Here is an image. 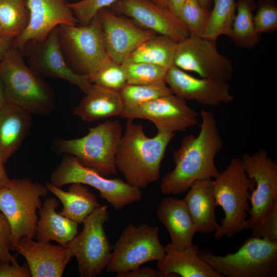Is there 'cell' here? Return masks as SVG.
<instances>
[{"mask_svg": "<svg viewBox=\"0 0 277 277\" xmlns=\"http://www.w3.org/2000/svg\"><path fill=\"white\" fill-rule=\"evenodd\" d=\"M200 114L202 123L199 134H190L183 139L173 153L174 168L162 179L160 191L163 195L183 193L195 181L215 178L220 172L214 160L223 143L216 120L205 109H202Z\"/></svg>", "mask_w": 277, "mask_h": 277, "instance_id": "6da1fadb", "label": "cell"}, {"mask_svg": "<svg viewBox=\"0 0 277 277\" xmlns=\"http://www.w3.org/2000/svg\"><path fill=\"white\" fill-rule=\"evenodd\" d=\"M174 133L147 136L142 125L127 120L115 156L117 170L130 185L142 190L160 177L162 161Z\"/></svg>", "mask_w": 277, "mask_h": 277, "instance_id": "7a4b0ae2", "label": "cell"}, {"mask_svg": "<svg viewBox=\"0 0 277 277\" xmlns=\"http://www.w3.org/2000/svg\"><path fill=\"white\" fill-rule=\"evenodd\" d=\"M213 186L217 207L221 206L225 214L214 232L215 239L231 238L246 230L249 201L255 183L246 173L240 157L231 159L227 168L214 178Z\"/></svg>", "mask_w": 277, "mask_h": 277, "instance_id": "3957f363", "label": "cell"}, {"mask_svg": "<svg viewBox=\"0 0 277 277\" xmlns=\"http://www.w3.org/2000/svg\"><path fill=\"white\" fill-rule=\"evenodd\" d=\"M18 50L11 47L0 63L7 102L31 115L48 114L54 106L52 90L39 74L26 65Z\"/></svg>", "mask_w": 277, "mask_h": 277, "instance_id": "277c9868", "label": "cell"}, {"mask_svg": "<svg viewBox=\"0 0 277 277\" xmlns=\"http://www.w3.org/2000/svg\"><path fill=\"white\" fill-rule=\"evenodd\" d=\"M49 192L46 185L28 177L10 179L0 188V212L10 225L14 250L21 238H35L41 197Z\"/></svg>", "mask_w": 277, "mask_h": 277, "instance_id": "5b68a950", "label": "cell"}, {"mask_svg": "<svg viewBox=\"0 0 277 277\" xmlns=\"http://www.w3.org/2000/svg\"><path fill=\"white\" fill-rule=\"evenodd\" d=\"M199 255L224 277H276L277 243L251 236L239 249L225 256L207 249Z\"/></svg>", "mask_w": 277, "mask_h": 277, "instance_id": "8992f818", "label": "cell"}, {"mask_svg": "<svg viewBox=\"0 0 277 277\" xmlns=\"http://www.w3.org/2000/svg\"><path fill=\"white\" fill-rule=\"evenodd\" d=\"M122 135L119 121L108 120L90 128L82 137L59 140L56 144L60 152L74 156L83 165L106 177L117 172L115 156Z\"/></svg>", "mask_w": 277, "mask_h": 277, "instance_id": "52a82bcc", "label": "cell"}, {"mask_svg": "<svg viewBox=\"0 0 277 277\" xmlns=\"http://www.w3.org/2000/svg\"><path fill=\"white\" fill-rule=\"evenodd\" d=\"M50 183L62 188L72 183L89 185L97 189L101 197L106 200L115 210L140 201L141 190L122 179H107L95 170L83 165L73 155H64L50 176Z\"/></svg>", "mask_w": 277, "mask_h": 277, "instance_id": "ba28073f", "label": "cell"}, {"mask_svg": "<svg viewBox=\"0 0 277 277\" xmlns=\"http://www.w3.org/2000/svg\"><path fill=\"white\" fill-rule=\"evenodd\" d=\"M165 246L159 238V228L147 224H130L122 232L112 247L107 272L116 275L136 268L144 263L161 260Z\"/></svg>", "mask_w": 277, "mask_h": 277, "instance_id": "9c48e42d", "label": "cell"}, {"mask_svg": "<svg viewBox=\"0 0 277 277\" xmlns=\"http://www.w3.org/2000/svg\"><path fill=\"white\" fill-rule=\"evenodd\" d=\"M109 217L108 207L100 205L84 220L82 231L65 246L76 258L82 277H95L108 264L112 246L104 225Z\"/></svg>", "mask_w": 277, "mask_h": 277, "instance_id": "30bf717a", "label": "cell"}, {"mask_svg": "<svg viewBox=\"0 0 277 277\" xmlns=\"http://www.w3.org/2000/svg\"><path fill=\"white\" fill-rule=\"evenodd\" d=\"M59 42L78 74L89 79L109 61L97 15L86 25H62L58 27Z\"/></svg>", "mask_w": 277, "mask_h": 277, "instance_id": "8fae6325", "label": "cell"}, {"mask_svg": "<svg viewBox=\"0 0 277 277\" xmlns=\"http://www.w3.org/2000/svg\"><path fill=\"white\" fill-rule=\"evenodd\" d=\"M173 64L201 77L227 82L231 78L233 71L231 61L218 51L216 41L191 34L177 43Z\"/></svg>", "mask_w": 277, "mask_h": 277, "instance_id": "7c38bea8", "label": "cell"}, {"mask_svg": "<svg viewBox=\"0 0 277 277\" xmlns=\"http://www.w3.org/2000/svg\"><path fill=\"white\" fill-rule=\"evenodd\" d=\"M240 158L246 173L255 183L251 192L249 216L246 222V230H251L277 201V164L264 148L251 154L244 153Z\"/></svg>", "mask_w": 277, "mask_h": 277, "instance_id": "4fadbf2b", "label": "cell"}, {"mask_svg": "<svg viewBox=\"0 0 277 277\" xmlns=\"http://www.w3.org/2000/svg\"><path fill=\"white\" fill-rule=\"evenodd\" d=\"M121 116L130 120H149L155 125L157 132L164 133L185 131L198 123V113L186 101L172 93L125 108Z\"/></svg>", "mask_w": 277, "mask_h": 277, "instance_id": "5bb4252c", "label": "cell"}, {"mask_svg": "<svg viewBox=\"0 0 277 277\" xmlns=\"http://www.w3.org/2000/svg\"><path fill=\"white\" fill-rule=\"evenodd\" d=\"M106 52L114 62L122 64L142 43L156 33L138 27L132 19L102 9L97 14Z\"/></svg>", "mask_w": 277, "mask_h": 277, "instance_id": "9a60e30c", "label": "cell"}, {"mask_svg": "<svg viewBox=\"0 0 277 277\" xmlns=\"http://www.w3.org/2000/svg\"><path fill=\"white\" fill-rule=\"evenodd\" d=\"M112 6L116 12L131 18L141 27L176 42L190 35L179 16L151 0H117Z\"/></svg>", "mask_w": 277, "mask_h": 277, "instance_id": "2e32d148", "label": "cell"}, {"mask_svg": "<svg viewBox=\"0 0 277 277\" xmlns=\"http://www.w3.org/2000/svg\"><path fill=\"white\" fill-rule=\"evenodd\" d=\"M67 3L66 0H26L28 24L14 39V47L22 50L28 42L44 40L60 25H76L77 21Z\"/></svg>", "mask_w": 277, "mask_h": 277, "instance_id": "e0dca14e", "label": "cell"}, {"mask_svg": "<svg viewBox=\"0 0 277 277\" xmlns=\"http://www.w3.org/2000/svg\"><path fill=\"white\" fill-rule=\"evenodd\" d=\"M31 69L41 75L65 80L77 86L85 94L93 84L85 75L75 72L65 60L59 42L58 27L41 42H29Z\"/></svg>", "mask_w": 277, "mask_h": 277, "instance_id": "ac0fdd59", "label": "cell"}, {"mask_svg": "<svg viewBox=\"0 0 277 277\" xmlns=\"http://www.w3.org/2000/svg\"><path fill=\"white\" fill-rule=\"evenodd\" d=\"M165 82L175 95L205 106L215 107L228 104L234 98L230 92L228 82L196 77L174 65L168 69Z\"/></svg>", "mask_w": 277, "mask_h": 277, "instance_id": "d6986e66", "label": "cell"}, {"mask_svg": "<svg viewBox=\"0 0 277 277\" xmlns=\"http://www.w3.org/2000/svg\"><path fill=\"white\" fill-rule=\"evenodd\" d=\"M14 250L25 258L31 277H61L73 257L65 246L28 237L21 238Z\"/></svg>", "mask_w": 277, "mask_h": 277, "instance_id": "ffe728a7", "label": "cell"}, {"mask_svg": "<svg viewBox=\"0 0 277 277\" xmlns=\"http://www.w3.org/2000/svg\"><path fill=\"white\" fill-rule=\"evenodd\" d=\"M165 248V255L157 261L162 277H224L199 256V247L193 243L182 250L170 243Z\"/></svg>", "mask_w": 277, "mask_h": 277, "instance_id": "44dd1931", "label": "cell"}, {"mask_svg": "<svg viewBox=\"0 0 277 277\" xmlns=\"http://www.w3.org/2000/svg\"><path fill=\"white\" fill-rule=\"evenodd\" d=\"M156 212L169 233L172 245L182 250L193 244L196 231L183 199L166 197L160 203Z\"/></svg>", "mask_w": 277, "mask_h": 277, "instance_id": "7402d4cb", "label": "cell"}, {"mask_svg": "<svg viewBox=\"0 0 277 277\" xmlns=\"http://www.w3.org/2000/svg\"><path fill=\"white\" fill-rule=\"evenodd\" d=\"M191 217L196 232H214L219 227L216 222L217 207L213 180L205 178L195 181L183 199Z\"/></svg>", "mask_w": 277, "mask_h": 277, "instance_id": "603a6c76", "label": "cell"}, {"mask_svg": "<svg viewBox=\"0 0 277 277\" xmlns=\"http://www.w3.org/2000/svg\"><path fill=\"white\" fill-rule=\"evenodd\" d=\"M124 109L120 91L93 84L73 113L83 121L91 122L121 116Z\"/></svg>", "mask_w": 277, "mask_h": 277, "instance_id": "cb8c5ba5", "label": "cell"}, {"mask_svg": "<svg viewBox=\"0 0 277 277\" xmlns=\"http://www.w3.org/2000/svg\"><path fill=\"white\" fill-rule=\"evenodd\" d=\"M31 114L7 103L0 110V154L5 163L17 150L29 131Z\"/></svg>", "mask_w": 277, "mask_h": 277, "instance_id": "d4e9b609", "label": "cell"}, {"mask_svg": "<svg viewBox=\"0 0 277 277\" xmlns=\"http://www.w3.org/2000/svg\"><path fill=\"white\" fill-rule=\"evenodd\" d=\"M58 205L54 197L44 201L39 209L35 238L43 242L54 241L65 246L77 234L78 224L57 213Z\"/></svg>", "mask_w": 277, "mask_h": 277, "instance_id": "484cf974", "label": "cell"}, {"mask_svg": "<svg viewBox=\"0 0 277 277\" xmlns=\"http://www.w3.org/2000/svg\"><path fill=\"white\" fill-rule=\"evenodd\" d=\"M45 185L62 202L63 208L60 214L78 224L83 223L87 216L101 205L95 195L82 184H71L68 191L50 182Z\"/></svg>", "mask_w": 277, "mask_h": 277, "instance_id": "4316f807", "label": "cell"}, {"mask_svg": "<svg viewBox=\"0 0 277 277\" xmlns=\"http://www.w3.org/2000/svg\"><path fill=\"white\" fill-rule=\"evenodd\" d=\"M177 43L167 36L156 35L140 45L124 62H144L169 69L174 65Z\"/></svg>", "mask_w": 277, "mask_h": 277, "instance_id": "83f0119b", "label": "cell"}, {"mask_svg": "<svg viewBox=\"0 0 277 277\" xmlns=\"http://www.w3.org/2000/svg\"><path fill=\"white\" fill-rule=\"evenodd\" d=\"M256 8L254 0H238L235 15L230 37L235 44L243 48L254 47L260 39L256 31L253 12Z\"/></svg>", "mask_w": 277, "mask_h": 277, "instance_id": "f1b7e54d", "label": "cell"}, {"mask_svg": "<svg viewBox=\"0 0 277 277\" xmlns=\"http://www.w3.org/2000/svg\"><path fill=\"white\" fill-rule=\"evenodd\" d=\"M28 19L26 0H0V37L15 38L26 28Z\"/></svg>", "mask_w": 277, "mask_h": 277, "instance_id": "f546056e", "label": "cell"}, {"mask_svg": "<svg viewBox=\"0 0 277 277\" xmlns=\"http://www.w3.org/2000/svg\"><path fill=\"white\" fill-rule=\"evenodd\" d=\"M201 37L216 41L221 35L230 36L236 8L235 0H213Z\"/></svg>", "mask_w": 277, "mask_h": 277, "instance_id": "4dcf8cb0", "label": "cell"}, {"mask_svg": "<svg viewBox=\"0 0 277 277\" xmlns=\"http://www.w3.org/2000/svg\"><path fill=\"white\" fill-rule=\"evenodd\" d=\"M125 108L133 107L172 93L165 81L147 84H127L120 91Z\"/></svg>", "mask_w": 277, "mask_h": 277, "instance_id": "1f68e13d", "label": "cell"}, {"mask_svg": "<svg viewBox=\"0 0 277 277\" xmlns=\"http://www.w3.org/2000/svg\"><path fill=\"white\" fill-rule=\"evenodd\" d=\"M121 65L128 84H147L165 81L169 69L144 62H124Z\"/></svg>", "mask_w": 277, "mask_h": 277, "instance_id": "d6a6232c", "label": "cell"}, {"mask_svg": "<svg viewBox=\"0 0 277 277\" xmlns=\"http://www.w3.org/2000/svg\"><path fill=\"white\" fill-rule=\"evenodd\" d=\"M89 80L93 84L120 91L127 83L122 65L110 60Z\"/></svg>", "mask_w": 277, "mask_h": 277, "instance_id": "836d02e7", "label": "cell"}, {"mask_svg": "<svg viewBox=\"0 0 277 277\" xmlns=\"http://www.w3.org/2000/svg\"><path fill=\"white\" fill-rule=\"evenodd\" d=\"M208 15L203 10L198 0H185L179 17L186 25L190 34L201 36Z\"/></svg>", "mask_w": 277, "mask_h": 277, "instance_id": "e575fe53", "label": "cell"}, {"mask_svg": "<svg viewBox=\"0 0 277 277\" xmlns=\"http://www.w3.org/2000/svg\"><path fill=\"white\" fill-rule=\"evenodd\" d=\"M253 16L256 31L259 34L277 28V5L274 0H258Z\"/></svg>", "mask_w": 277, "mask_h": 277, "instance_id": "d590c367", "label": "cell"}, {"mask_svg": "<svg viewBox=\"0 0 277 277\" xmlns=\"http://www.w3.org/2000/svg\"><path fill=\"white\" fill-rule=\"evenodd\" d=\"M117 0H81L68 3L78 23L86 25L97 15L99 11L112 5Z\"/></svg>", "mask_w": 277, "mask_h": 277, "instance_id": "8d00e7d4", "label": "cell"}, {"mask_svg": "<svg viewBox=\"0 0 277 277\" xmlns=\"http://www.w3.org/2000/svg\"><path fill=\"white\" fill-rule=\"evenodd\" d=\"M252 236L277 243V201L263 220L253 225Z\"/></svg>", "mask_w": 277, "mask_h": 277, "instance_id": "74e56055", "label": "cell"}, {"mask_svg": "<svg viewBox=\"0 0 277 277\" xmlns=\"http://www.w3.org/2000/svg\"><path fill=\"white\" fill-rule=\"evenodd\" d=\"M14 250L10 225L5 216L0 212V261L12 263L16 260L10 251Z\"/></svg>", "mask_w": 277, "mask_h": 277, "instance_id": "f35d334b", "label": "cell"}, {"mask_svg": "<svg viewBox=\"0 0 277 277\" xmlns=\"http://www.w3.org/2000/svg\"><path fill=\"white\" fill-rule=\"evenodd\" d=\"M0 277H31L27 263L19 265L17 261L12 263L0 261Z\"/></svg>", "mask_w": 277, "mask_h": 277, "instance_id": "ab89813d", "label": "cell"}, {"mask_svg": "<svg viewBox=\"0 0 277 277\" xmlns=\"http://www.w3.org/2000/svg\"><path fill=\"white\" fill-rule=\"evenodd\" d=\"M117 277H162L158 270L150 267H138L122 274L117 275Z\"/></svg>", "mask_w": 277, "mask_h": 277, "instance_id": "60d3db41", "label": "cell"}, {"mask_svg": "<svg viewBox=\"0 0 277 277\" xmlns=\"http://www.w3.org/2000/svg\"><path fill=\"white\" fill-rule=\"evenodd\" d=\"M5 163L0 154V188L6 185L10 180L4 167Z\"/></svg>", "mask_w": 277, "mask_h": 277, "instance_id": "b9f144b4", "label": "cell"}, {"mask_svg": "<svg viewBox=\"0 0 277 277\" xmlns=\"http://www.w3.org/2000/svg\"><path fill=\"white\" fill-rule=\"evenodd\" d=\"M169 9L179 16L180 10L185 0H168Z\"/></svg>", "mask_w": 277, "mask_h": 277, "instance_id": "7bdbcfd3", "label": "cell"}, {"mask_svg": "<svg viewBox=\"0 0 277 277\" xmlns=\"http://www.w3.org/2000/svg\"><path fill=\"white\" fill-rule=\"evenodd\" d=\"M11 39L0 37V63L5 54L11 48Z\"/></svg>", "mask_w": 277, "mask_h": 277, "instance_id": "ee69618b", "label": "cell"}, {"mask_svg": "<svg viewBox=\"0 0 277 277\" xmlns=\"http://www.w3.org/2000/svg\"><path fill=\"white\" fill-rule=\"evenodd\" d=\"M7 103V102L5 94L4 85L0 75V110Z\"/></svg>", "mask_w": 277, "mask_h": 277, "instance_id": "f6af8a7d", "label": "cell"}, {"mask_svg": "<svg viewBox=\"0 0 277 277\" xmlns=\"http://www.w3.org/2000/svg\"><path fill=\"white\" fill-rule=\"evenodd\" d=\"M205 12L209 14L213 0H198Z\"/></svg>", "mask_w": 277, "mask_h": 277, "instance_id": "bcb514c9", "label": "cell"}, {"mask_svg": "<svg viewBox=\"0 0 277 277\" xmlns=\"http://www.w3.org/2000/svg\"><path fill=\"white\" fill-rule=\"evenodd\" d=\"M151 1L162 7L169 9V5H168V0H151Z\"/></svg>", "mask_w": 277, "mask_h": 277, "instance_id": "7dc6e473", "label": "cell"}]
</instances>
